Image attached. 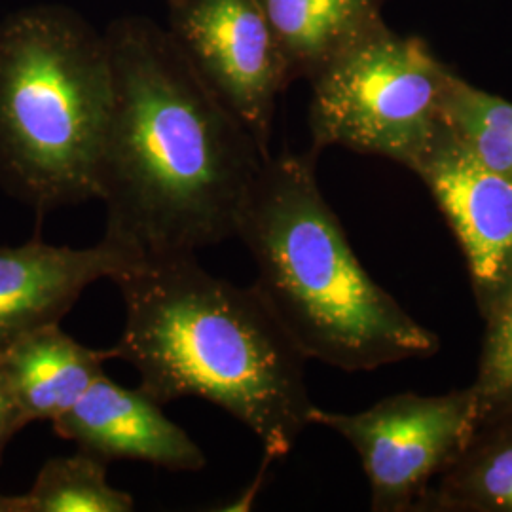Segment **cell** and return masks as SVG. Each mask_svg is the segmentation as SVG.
<instances>
[{"mask_svg":"<svg viewBox=\"0 0 512 512\" xmlns=\"http://www.w3.org/2000/svg\"><path fill=\"white\" fill-rule=\"evenodd\" d=\"M171 35L268 158L277 97L291 86L256 0H167Z\"/></svg>","mask_w":512,"mask_h":512,"instance_id":"obj_7","label":"cell"},{"mask_svg":"<svg viewBox=\"0 0 512 512\" xmlns=\"http://www.w3.org/2000/svg\"><path fill=\"white\" fill-rule=\"evenodd\" d=\"M458 76L423 38L378 23L311 76V150L348 148L412 171L448 126Z\"/></svg>","mask_w":512,"mask_h":512,"instance_id":"obj_5","label":"cell"},{"mask_svg":"<svg viewBox=\"0 0 512 512\" xmlns=\"http://www.w3.org/2000/svg\"><path fill=\"white\" fill-rule=\"evenodd\" d=\"M291 82L310 80L330 59L384 21L389 0H256Z\"/></svg>","mask_w":512,"mask_h":512,"instance_id":"obj_12","label":"cell"},{"mask_svg":"<svg viewBox=\"0 0 512 512\" xmlns=\"http://www.w3.org/2000/svg\"><path fill=\"white\" fill-rule=\"evenodd\" d=\"M109 463L78 450L52 458L23 499V512H129L133 497L107 480Z\"/></svg>","mask_w":512,"mask_h":512,"instance_id":"obj_14","label":"cell"},{"mask_svg":"<svg viewBox=\"0 0 512 512\" xmlns=\"http://www.w3.org/2000/svg\"><path fill=\"white\" fill-rule=\"evenodd\" d=\"M109 349L76 342L59 325L19 336L0 349V366L23 420L54 421L105 374Z\"/></svg>","mask_w":512,"mask_h":512,"instance_id":"obj_11","label":"cell"},{"mask_svg":"<svg viewBox=\"0 0 512 512\" xmlns=\"http://www.w3.org/2000/svg\"><path fill=\"white\" fill-rule=\"evenodd\" d=\"M23 427H27V421L23 420L18 403L12 395V389L6 382V376L0 366V461L2 454L12 437L19 433Z\"/></svg>","mask_w":512,"mask_h":512,"instance_id":"obj_17","label":"cell"},{"mask_svg":"<svg viewBox=\"0 0 512 512\" xmlns=\"http://www.w3.org/2000/svg\"><path fill=\"white\" fill-rule=\"evenodd\" d=\"M135 258L109 238L88 249L50 245L38 236L23 245H0V349L59 325L92 283L114 279Z\"/></svg>","mask_w":512,"mask_h":512,"instance_id":"obj_9","label":"cell"},{"mask_svg":"<svg viewBox=\"0 0 512 512\" xmlns=\"http://www.w3.org/2000/svg\"><path fill=\"white\" fill-rule=\"evenodd\" d=\"M480 420L475 385L442 395L401 393L370 408L342 414L313 408L311 425L348 440L370 486V509L416 511L471 439Z\"/></svg>","mask_w":512,"mask_h":512,"instance_id":"obj_6","label":"cell"},{"mask_svg":"<svg viewBox=\"0 0 512 512\" xmlns=\"http://www.w3.org/2000/svg\"><path fill=\"white\" fill-rule=\"evenodd\" d=\"M412 173L454 230L486 319L512 279V179L482 164L450 126Z\"/></svg>","mask_w":512,"mask_h":512,"instance_id":"obj_8","label":"cell"},{"mask_svg":"<svg viewBox=\"0 0 512 512\" xmlns=\"http://www.w3.org/2000/svg\"><path fill=\"white\" fill-rule=\"evenodd\" d=\"M126 325L110 359L133 366L158 403L217 404L285 458L311 425L306 363L262 294L205 272L194 253L137 256L112 279Z\"/></svg>","mask_w":512,"mask_h":512,"instance_id":"obj_2","label":"cell"},{"mask_svg":"<svg viewBox=\"0 0 512 512\" xmlns=\"http://www.w3.org/2000/svg\"><path fill=\"white\" fill-rule=\"evenodd\" d=\"M112 101L105 33L63 6L0 23V184L46 215L99 198Z\"/></svg>","mask_w":512,"mask_h":512,"instance_id":"obj_4","label":"cell"},{"mask_svg":"<svg viewBox=\"0 0 512 512\" xmlns=\"http://www.w3.org/2000/svg\"><path fill=\"white\" fill-rule=\"evenodd\" d=\"M112 71L99 165L107 232L137 256L186 255L236 238L266 158L169 31L122 18L105 31Z\"/></svg>","mask_w":512,"mask_h":512,"instance_id":"obj_1","label":"cell"},{"mask_svg":"<svg viewBox=\"0 0 512 512\" xmlns=\"http://www.w3.org/2000/svg\"><path fill=\"white\" fill-rule=\"evenodd\" d=\"M484 323V344L473 384L480 414L512 401V279Z\"/></svg>","mask_w":512,"mask_h":512,"instance_id":"obj_16","label":"cell"},{"mask_svg":"<svg viewBox=\"0 0 512 512\" xmlns=\"http://www.w3.org/2000/svg\"><path fill=\"white\" fill-rule=\"evenodd\" d=\"M317 152L270 156L239 213L236 238L256 266L255 287L308 359L378 370L431 357L439 336L368 274L325 200Z\"/></svg>","mask_w":512,"mask_h":512,"instance_id":"obj_3","label":"cell"},{"mask_svg":"<svg viewBox=\"0 0 512 512\" xmlns=\"http://www.w3.org/2000/svg\"><path fill=\"white\" fill-rule=\"evenodd\" d=\"M446 122L482 164L512 179V103L458 76L446 103Z\"/></svg>","mask_w":512,"mask_h":512,"instance_id":"obj_15","label":"cell"},{"mask_svg":"<svg viewBox=\"0 0 512 512\" xmlns=\"http://www.w3.org/2000/svg\"><path fill=\"white\" fill-rule=\"evenodd\" d=\"M54 423L55 433L103 461H143L167 471L196 473L202 448L145 389H128L101 374Z\"/></svg>","mask_w":512,"mask_h":512,"instance_id":"obj_10","label":"cell"},{"mask_svg":"<svg viewBox=\"0 0 512 512\" xmlns=\"http://www.w3.org/2000/svg\"><path fill=\"white\" fill-rule=\"evenodd\" d=\"M0 512H23L21 495L0 494Z\"/></svg>","mask_w":512,"mask_h":512,"instance_id":"obj_18","label":"cell"},{"mask_svg":"<svg viewBox=\"0 0 512 512\" xmlns=\"http://www.w3.org/2000/svg\"><path fill=\"white\" fill-rule=\"evenodd\" d=\"M416 511L512 512V401L480 414L458 459Z\"/></svg>","mask_w":512,"mask_h":512,"instance_id":"obj_13","label":"cell"}]
</instances>
